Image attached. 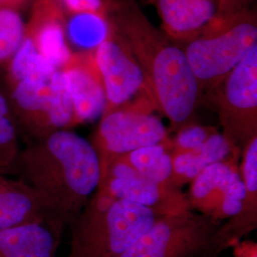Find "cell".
Listing matches in <instances>:
<instances>
[{
  "mask_svg": "<svg viewBox=\"0 0 257 257\" xmlns=\"http://www.w3.org/2000/svg\"><path fill=\"white\" fill-rule=\"evenodd\" d=\"M106 19L142 67L156 108L175 128L190 125L202 92L183 46L157 29L134 0H106Z\"/></svg>",
  "mask_w": 257,
  "mask_h": 257,
  "instance_id": "1",
  "label": "cell"
},
{
  "mask_svg": "<svg viewBox=\"0 0 257 257\" xmlns=\"http://www.w3.org/2000/svg\"><path fill=\"white\" fill-rule=\"evenodd\" d=\"M11 170L46 199L66 227L101 181V162L92 141L69 128L26 140Z\"/></svg>",
  "mask_w": 257,
  "mask_h": 257,
  "instance_id": "2",
  "label": "cell"
},
{
  "mask_svg": "<svg viewBox=\"0 0 257 257\" xmlns=\"http://www.w3.org/2000/svg\"><path fill=\"white\" fill-rule=\"evenodd\" d=\"M161 217L152 209L113 197L102 187L68 226L66 257H121Z\"/></svg>",
  "mask_w": 257,
  "mask_h": 257,
  "instance_id": "3",
  "label": "cell"
},
{
  "mask_svg": "<svg viewBox=\"0 0 257 257\" xmlns=\"http://www.w3.org/2000/svg\"><path fill=\"white\" fill-rule=\"evenodd\" d=\"M257 45L256 12L226 14L183 44L201 92L210 94Z\"/></svg>",
  "mask_w": 257,
  "mask_h": 257,
  "instance_id": "4",
  "label": "cell"
},
{
  "mask_svg": "<svg viewBox=\"0 0 257 257\" xmlns=\"http://www.w3.org/2000/svg\"><path fill=\"white\" fill-rule=\"evenodd\" d=\"M9 85L10 106L25 141L76 124L62 70L34 74Z\"/></svg>",
  "mask_w": 257,
  "mask_h": 257,
  "instance_id": "5",
  "label": "cell"
},
{
  "mask_svg": "<svg viewBox=\"0 0 257 257\" xmlns=\"http://www.w3.org/2000/svg\"><path fill=\"white\" fill-rule=\"evenodd\" d=\"M222 223L192 209L161 216L121 257H218Z\"/></svg>",
  "mask_w": 257,
  "mask_h": 257,
  "instance_id": "6",
  "label": "cell"
},
{
  "mask_svg": "<svg viewBox=\"0 0 257 257\" xmlns=\"http://www.w3.org/2000/svg\"><path fill=\"white\" fill-rule=\"evenodd\" d=\"M223 136L231 150L242 154L257 138V45L209 94Z\"/></svg>",
  "mask_w": 257,
  "mask_h": 257,
  "instance_id": "7",
  "label": "cell"
},
{
  "mask_svg": "<svg viewBox=\"0 0 257 257\" xmlns=\"http://www.w3.org/2000/svg\"><path fill=\"white\" fill-rule=\"evenodd\" d=\"M99 187L117 199L142 205L160 216L191 209L187 196L178 186L172 181L163 184L149 181L121 156H112L102 161Z\"/></svg>",
  "mask_w": 257,
  "mask_h": 257,
  "instance_id": "8",
  "label": "cell"
},
{
  "mask_svg": "<svg viewBox=\"0 0 257 257\" xmlns=\"http://www.w3.org/2000/svg\"><path fill=\"white\" fill-rule=\"evenodd\" d=\"M93 57L106 92L105 113L122 108L139 92H144L154 101L142 67L111 28L109 37L93 51Z\"/></svg>",
  "mask_w": 257,
  "mask_h": 257,
  "instance_id": "9",
  "label": "cell"
},
{
  "mask_svg": "<svg viewBox=\"0 0 257 257\" xmlns=\"http://www.w3.org/2000/svg\"><path fill=\"white\" fill-rule=\"evenodd\" d=\"M166 138L164 124L154 114L137 108H119L102 116L92 143L102 162L140 148L162 144Z\"/></svg>",
  "mask_w": 257,
  "mask_h": 257,
  "instance_id": "10",
  "label": "cell"
},
{
  "mask_svg": "<svg viewBox=\"0 0 257 257\" xmlns=\"http://www.w3.org/2000/svg\"><path fill=\"white\" fill-rule=\"evenodd\" d=\"M193 180L187 197L192 210L218 221L239 214L246 188L242 176L230 165L224 162L211 164Z\"/></svg>",
  "mask_w": 257,
  "mask_h": 257,
  "instance_id": "11",
  "label": "cell"
},
{
  "mask_svg": "<svg viewBox=\"0 0 257 257\" xmlns=\"http://www.w3.org/2000/svg\"><path fill=\"white\" fill-rule=\"evenodd\" d=\"M156 6L162 31L180 45L220 19L227 0H148Z\"/></svg>",
  "mask_w": 257,
  "mask_h": 257,
  "instance_id": "12",
  "label": "cell"
},
{
  "mask_svg": "<svg viewBox=\"0 0 257 257\" xmlns=\"http://www.w3.org/2000/svg\"><path fill=\"white\" fill-rule=\"evenodd\" d=\"M62 71L73 104L75 123L101 119L107 108V97L93 52L74 53Z\"/></svg>",
  "mask_w": 257,
  "mask_h": 257,
  "instance_id": "13",
  "label": "cell"
},
{
  "mask_svg": "<svg viewBox=\"0 0 257 257\" xmlns=\"http://www.w3.org/2000/svg\"><path fill=\"white\" fill-rule=\"evenodd\" d=\"M63 14L57 0H37L25 33L39 55L57 70H62L74 55L66 37Z\"/></svg>",
  "mask_w": 257,
  "mask_h": 257,
  "instance_id": "14",
  "label": "cell"
},
{
  "mask_svg": "<svg viewBox=\"0 0 257 257\" xmlns=\"http://www.w3.org/2000/svg\"><path fill=\"white\" fill-rule=\"evenodd\" d=\"M51 221L63 225L46 199L18 178H10L0 191V230L29 223Z\"/></svg>",
  "mask_w": 257,
  "mask_h": 257,
  "instance_id": "15",
  "label": "cell"
},
{
  "mask_svg": "<svg viewBox=\"0 0 257 257\" xmlns=\"http://www.w3.org/2000/svg\"><path fill=\"white\" fill-rule=\"evenodd\" d=\"M64 229L43 221L0 230V257H56Z\"/></svg>",
  "mask_w": 257,
  "mask_h": 257,
  "instance_id": "16",
  "label": "cell"
},
{
  "mask_svg": "<svg viewBox=\"0 0 257 257\" xmlns=\"http://www.w3.org/2000/svg\"><path fill=\"white\" fill-rule=\"evenodd\" d=\"M243 182L246 196L242 209L236 216L223 222L220 234L230 247L256 227L257 211V138H254L243 151Z\"/></svg>",
  "mask_w": 257,
  "mask_h": 257,
  "instance_id": "17",
  "label": "cell"
},
{
  "mask_svg": "<svg viewBox=\"0 0 257 257\" xmlns=\"http://www.w3.org/2000/svg\"><path fill=\"white\" fill-rule=\"evenodd\" d=\"M230 152L231 148L224 136L213 132L202 146L193 151L176 154L173 157L172 179L178 176L184 180H192L208 166L223 162Z\"/></svg>",
  "mask_w": 257,
  "mask_h": 257,
  "instance_id": "18",
  "label": "cell"
},
{
  "mask_svg": "<svg viewBox=\"0 0 257 257\" xmlns=\"http://www.w3.org/2000/svg\"><path fill=\"white\" fill-rule=\"evenodd\" d=\"M110 27L105 16L93 13L70 15L65 21V32L69 45L80 50L79 53L93 52L109 37Z\"/></svg>",
  "mask_w": 257,
  "mask_h": 257,
  "instance_id": "19",
  "label": "cell"
},
{
  "mask_svg": "<svg viewBox=\"0 0 257 257\" xmlns=\"http://www.w3.org/2000/svg\"><path fill=\"white\" fill-rule=\"evenodd\" d=\"M121 156L139 175L154 183L171 181L173 175V156L162 144L140 148Z\"/></svg>",
  "mask_w": 257,
  "mask_h": 257,
  "instance_id": "20",
  "label": "cell"
},
{
  "mask_svg": "<svg viewBox=\"0 0 257 257\" xmlns=\"http://www.w3.org/2000/svg\"><path fill=\"white\" fill-rule=\"evenodd\" d=\"M20 134L9 100L0 92V169L11 170L19 156Z\"/></svg>",
  "mask_w": 257,
  "mask_h": 257,
  "instance_id": "21",
  "label": "cell"
},
{
  "mask_svg": "<svg viewBox=\"0 0 257 257\" xmlns=\"http://www.w3.org/2000/svg\"><path fill=\"white\" fill-rule=\"evenodd\" d=\"M25 33L26 25L18 10L0 7V64L16 54Z\"/></svg>",
  "mask_w": 257,
  "mask_h": 257,
  "instance_id": "22",
  "label": "cell"
},
{
  "mask_svg": "<svg viewBox=\"0 0 257 257\" xmlns=\"http://www.w3.org/2000/svg\"><path fill=\"white\" fill-rule=\"evenodd\" d=\"M213 132L198 125H188L182 128L176 137L175 147L178 154L196 150L202 146Z\"/></svg>",
  "mask_w": 257,
  "mask_h": 257,
  "instance_id": "23",
  "label": "cell"
},
{
  "mask_svg": "<svg viewBox=\"0 0 257 257\" xmlns=\"http://www.w3.org/2000/svg\"><path fill=\"white\" fill-rule=\"evenodd\" d=\"M60 7L69 15L93 13L106 17V0H57Z\"/></svg>",
  "mask_w": 257,
  "mask_h": 257,
  "instance_id": "24",
  "label": "cell"
},
{
  "mask_svg": "<svg viewBox=\"0 0 257 257\" xmlns=\"http://www.w3.org/2000/svg\"><path fill=\"white\" fill-rule=\"evenodd\" d=\"M252 2L253 0H227L223 16L226 14H230L242 10L249 9L250 4Z\"/></svg>",
  "mask_w": 257,
  "mask_h": 257,
  "instance_id": "25",
  "label": "cell"
},
{
  "mask_svg": "<svg viewBox=\"0 0 257 257\" xmlns=\"http://www.w3.org/2000/svg\"><path fill=\"white\" fill-rule=\"evenodd\" d=\"M235 257H257L256 245L244 243L241 247L235 248Z\"/></svg>",
  "mask_w": 257,
  "mask_h": 257,
  "instance_id": "26",
  "label": "cell"
},
{
  "mask_svg": "<svg viewBox=\"0 0 257 257\" xmlns=\"http://www.w3.org/2000/svg\"><path fill=\"white\" fill-rule=\"evenodd\" d=\"M30 0H0V7L18 9L20 6L25 5Z\"/></svg>",
  "mask_w": 257,
  "mask_h": 257,
  "instance_id": "27",
  "label": "cell"
},
{
  "mask_svg": "<svg viewBox=\"0 0 257 257\" xmlns=\"http://www.w3.org/2000/svg\"><path fill=\"white\" fill-rule=\"evenodd\" d=\"M7 180H8V177L5 175L4 172L0 169V191L3 189V187L5 186Z\"/></svg>",
  "mask_w": 257,
  "mask_h": 257,
  "instance_id": "28",
  "label": "cell"
}]
</instances>
